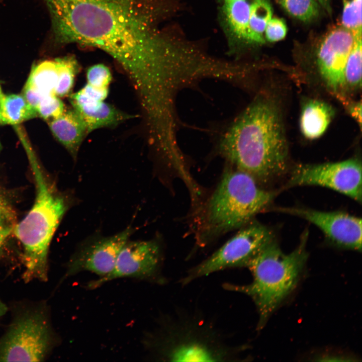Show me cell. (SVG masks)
Segmentation results:
<instances>
[{
  "label": "cell",
  "instance_id": "1",
  "mask_svg": "<svg viewBox=\"0 0 362 362\" xmlns=\"http://www.w3.org/2000/svg\"><path fill=\"white\" fill-rule=\"evenodd\" d=\"M56 45L95 47L113 57L132 81L140 103L167 97L183 79L190 47L159 27L156 0H44Z\"/></svg>",
  "mask_w": 362,
  "mask_h": 362
},
{
  "label": "cell",
  "instance_id": "2",
  "mask_svg": "<svg viewBox=\"0 0 362 362\" xmlns=\"http://www.w3.org/2000/svg\"><path fill=\"white\" fill-rule=\"evenodd\" d=\"M217 150L263 187L281 179L289 171V157L277 102L264 94L256 96L222 134Z\"/></svg>",
  "mask_w": 362,
  "mask_h": 362
},
{
  "label": "cell",
  "instance_id": "3",
  "mask_svg": "<svg viewBox=\"0 0 362 362\" xmlns=\"http://www.w3.org/2000/svg\"><path fill=\"white\" fill-rule=\"evenodd\" d=\"M153 330L144 334L143 346L150 357L164 361H233L244 345L229 343L212 321L198 312L176 310L161 314Z\"/></svg>",
  "mask_w": 362,
  "mask_h": 362
},
{
  "label": "cell",
  "instance_id": "4",
  "mask_svg": "<svg viewBox=\"0 0 362 362\" xmlns=\"http://www.w3.org/2000/svg\"><path fill=\"white\" fill-rule=\"evenodd\" d=\"M228 165L212 194L196 210V239L201 247L249 223L279 193L264 189L249 174Z\"/></svg>",
  "mask_w": 362,
  "mask_h": 362
},
{
  "label": "cell",
  "instance_id": "5",
  "mask_svg": "<svg viewBox=\"0 0 362 362\" xmlns=\"http://www.w3.org/2000/svg\"><path fill=\"white\" fill-rule=\"evenodd\" d=\"M308 237L305 230L298 246L289 253L284 252L273 238L248 262L246 267L252 275L249 284L223 285L225 290L244 294L252 299L259 315L258 329L296 287L308 256Z\"/></svg>",
  "mask_w": 362,
  "mask_h": 362
},
{
  "label": "cell",
  "instance_id": "6",
  "mask_svg": "<svg viewBox=\"0 0 362 362\" xmlns=\"http://www.w3.org/2000/svg\"><path fill=\"white\" fill-rule=\"evenodd\" d=\"M36 188L34 203L25 217L14 226L13 232L23 247L25 270L23 278L47 280V257L53 236L66 210L65 202L49 185L35 163L32 164Z\"/></svg>",
  "mask_w": 362,
  "mask_h": 362
},
{
  "label": "cell",
  "instance_id": "7",
  "mask_svg": "<svg viewBox=\"0 0 362 362\" xmlns=\"http://www.w3.org/2000/svg\"><path fill=\"white\" fill-rule=\"evenodd\" d=\"M55 342L46 312L39 308L25 310L0 339V361H43Z\"/></svg>",
  "mask_w": 362,
  "mask_h": 362
},
{
  "label": "cell",
  "instance_id": "8",
  "mask_svg": "<svg viewBox=\"0 0 362 362\" xmlns=\"http://www.w3.org/2000/svg\"><path fill=\"white\" fill-rule=\"evenodd\" d=\"M274 237L268 227L253 220L209 257L190 269L179 282L186 285L217 272L246 267L255 254Z\"/></svg>",
  "mask_w": 362,
  "mask_h": 362
},
{
  "label": "cell",
  "instance_id": "9",
  "mask_svg": "<svg viewBox=\"0 0 362 362\" xmlns=\"http://www.w3.org/2000/svg\"><path fill=\"white\" fill-rule=\"evenodd\" d=\"M317 186L332 189L361 202V163L358 158L317 164H299L293 167L282 189Z\"/></svg>",
  "mask_w": 362,
  "mask_h": 362
},
{
  "label": "cell",
  "instance_id": "10",
  "mask_svg": "<svg viewBox=\"0 0 362 362\" xmlns=\"http://www.w3.org/2000/svg\"><path fill=\"white\" fill-rule=\"evenodd\" d=\"M161 247L154 240L129 241L124 245L112 270L106 276L89 282L86 287L94 290L107 282L120 278L135 279L162 284Z\"/></svg>",
  "mask_w": 362,
  "mask_h": 362
},
{
  "label": "cell",
  "instance_id": "11",
  "mask_svg": "<svg viewBox=\"0 0 362 362\" xmlns=\"http://www.w3.org/2000/svg\"><path fill=\"white\" fill-rule=\"evenodd\" d=\"M275 210L301 217L312 223L335 246L361 250L360 218L341 211H322L302 207H280Z\"/></svg>",
  "mask_w": 362,
  "mask_h": 362
},
{
  "label": "cell",
  "instance_id": "12",
  "mask_svg": "<svg viewBox=\"0 0 362 362\" xmlns=\"http://www.w3.org/2000/svg\"><path fill=\"white\" fill-rule=\"evenodd\" d=\"M361 32H354L343 26L332 29L319 45L317 54L319 73L326 87L340 98L345 88L343 71L348 56L357 37Z\"/></svg>",
  "mask_w": 362,
  "mask_h": 362
},
{
  "label": "cell",
  "instance_id": "13",
  "mask_svg": "<svg viewBox=\"0 0 362 362\" xmlns=\"http://www.w3.org/2000/svg\"><path fill=\"white\" fill-rule=\"evenodd\" d=\"M132 231L128 227L112 236L89 241L80 246L68 262L63 279L86 271L96 274L98 278L109 274Z\"/></svg>",
  "mask_w": 362,
  "mask_h": 362
},
{
  "label": "cell",
  "instance_id": "14",
  "mask_svg": "<svg viewBox=\"0 0 362 362\" xmlns=\"http://www.w3.org/2000/svg\"><path fill=\"white\" fill-rule=\"evenodd\" d=\"M48 124L53 136L75 158L83 140L88 134L85 123L79 113L73 109L65 111Z\"/></svg>",
  "mask_w": 362,
  "mask_h": 362
},
{
  "label": "cell",
  "instance_id": "15",
  "mask_svg": "<svg viewBox=\"0 0 362 362\" xmlns=\"http://www.w3.org/2000/svg\"><path fill=\"white\" fill-rule=\"evenodd\" d=\"M334 114L332 107L317 100H310L303 106L300 119L302 134L309 139L321 136L327 129Z\"/></svg>",
  "mask_w": 362,
  "mask_h": 362
},
{
  "label": "cell",
  "instance_id": "16",
  "mask_svg": "<svg viewBox=\"0 0 362 362\" xmlns=\"http://www.w3.org/2000/svg\"><path fill=\"white\" fill-rule=\"evenodd\" d=\"M73 109L83 119L88 134L100 128L117 126L133 117L103 101Z\"/></svg>",
  "mask_w": 362,
  "mask_h": 362
},
{
  "label": "cell",
  "instance_id": "17",
  "mask_svg": "<svg viewBox=\"0 0 362 362\" xmlns=\"http://www.w3.org/2000/svg\"><path fill=\"white\" fill-rule=\"evenodd\" d=\"M38 115L22 95L9 94L0 97V125H14Z\"/></svg>",
  "mask_w": 362,
  "mask_h": 362
},
{
  "label": "cell",
  "instance_id": "18",
  "mask_svg": "<svg viewBox=\"0 0 362 362\" xmlns=\"http://www.w3.org/2000/svg\"><path fill=\"white\" fill-rule=\"evenodd\" d=\"M58 80L56 58L42 61L35 65L26 82L43 97L55 95Z\"/></svg>",
  "mask_w": 362,
  "mask_h": 362
},
{
  "label": "cell",
  "instance_id": "19",
  "mask_svg": "<svg viewBox=\"0 0 362 362\" xmlns=\"http://www.w3.org/2000/svg\"><path fill=\"white\" fill-rule=\"evenodd\" d=\"M250 4L247 0L224 2V12L229 27L238 38L248 42Z\"/></svg>",
  "mask_w": 362,
  "mask_h": 362
},
{
  "label": "cell",
  "instance_id": "20",
  "mask_svg": "<svg viewBox=\"0 0 362 362\" xmlns=\"http://www.w3.org/2000/svg\"><path fill=\"white\" fill-rule=\"evenodd\" d=\"M272 8L267 0H254L251 4L249 21V42L263 43V33L272 18Z\"/></svg>",
  "mask_w": 362,
  "mask_h": 362
},
{
  "label": "cell",
  "instance_id": "21",
  "mask_svg": "<svg viewBox=\"0 0 362 362\" xmlns=\"http://www.w3.org/2000/svg\"><path fill=\"white\" fill-rule=\"evenodd\" d=\"M361 35H358L348 56L343 71L345 88L357 90L361 86Z\"/></svg>",
  "mask_w": 362,
  "mask_h": 362
},
{
  "label": "cell",
  "instance_id": "22",
  "mask_svg": "<svg viewBox=\"0 0 362 362\" xmlns=\"http://www.w3.org/2000/svg\"><path fill=\"white\" fill-rule=\"evenodd\" d=\"M56 60L58 80L55 94L58 97H63L70 92L80 67L76 59L72 55L57 58Z\"/></svg>",
  "mask_w": 362,
  "mask_h": 362
},
{
  "label": "cell",
  "instance_id": "23",
  "mask_svg": "<svg viewBox=\"0 0 362 362\" xmlns=\"http://www.w3.org/2000/svg\"><path fill=\"white\" fill-rule=\"evenodd\" d=\"M291 16L303 22L316 18L320 11V5L316 0H281L279 2Z\"/></svg>",
  "mask_w": 362,
  "mask_h": 362
},
{
  "label": "cell",
  "instance_id": "24",
  "mask_svg": "<svg viewBox=\"0 0 362 362\" xmlns=\"http://www.w3.org/2000/svg\"><path fill=\"white\" fill-rule=\"evenodd\" d=\"M342 26L361 32V0H342Z\"/></svg>",
  "mask_w": 362,
  "mask_h": 362
},
{
  "label": "cell",
  "instance_id": "25",
  "mask_svg": "<svg viewBox=\"0 0 362 362\" xmlns=\"http://www.w3.org/2000/svg\"><path fill=\"white\" fill-rule=\"evenodd\" d=\"M37 114L47 121L60 116L65 111L64 105L55 95L44 96L37 109Z\"/></svg>",
  "mask_w": 362,
  "mask_h": 362
},
{
  "label": "cell",
  "instance_id": "26",
  "mask_svg": "<svg viewBox=\"0 0 362 362\" xmlns=\"http://www.w3.org/2000/svg\"><path fill=\"white\" fill-rule=\"evenodd\" d=\"M87 83L100 88H108L112 79V75L109 68L104 64L94 65L87 69L86 71Z\"/></svg>",
  "mask_w": 362,
  "mask_h": 362
},
{
  "label": "cell",
  "instance_id": "27",
  "mask_svg": "<svg viewBox=\"0 0 362 362\" xmlns=\"http://www.w3.org/2000/svg\"><path fill=\"white\" fill-rule=\"evenodd\" d=\"M287 33V27L285 21L277 18H272L267 24L264 31L266 39L272 42L283 39Z\"/></svg>",
  "mask_w": 362,
  "mask_h": 362
},
{
  "label": "cell",
  "instance_id": "28",
  "mask_svg": "<svg viewBox=\"0 0 362 362\" xmlns=\"http://www.w3.org/2000/svg\"><path fill=\"white\" fill-rule=\"evenodd\" d=\"M11 213L0 215V253L8 237L13 231Z\"/></svg>",
  "mask_w": 362,
  "mask_h": 362
},
{
  "label": "cell",
  "instance_id": "29",
  "mask_svg": "<svg viewBox=\"0 0 362 362\" xmlns=\"http://www.w3.org/2000/svg\"><path fill=\"white\" fill-rule=\"evenodd\" d=\"M22 95L27 103L36 110L41 100L44 97L27 82L25 83Z\"/></svg>",
  "mask_w": 362,
  "mask_h": 362
},
{
  "label": "cell",
  "instance_id": "30",
  "mask_svg": "<svg viewBox=\"0 0 362 362\" xmlns=\"http://www.w3.org/2000/svg\"><path fill=\"white\" fill-rule=\"evenodd\" d=\"M89 98L96 101H103L108 96V88H100L87 83L80 89Z\"/></svg>",
  "mask_w": 362,
  "mask_h": 362
},
{
  "label": "cell",
  "instance_id": "31",
  "mask_svg": "<svg viewBox=\"0 0 362 362\" xmlns=\"http://www.w3.org/2000/svg\"><path fill=\"white\" fill-rule=\"evenodd\" d=\"M347 105V109L350 115L358 122L361 124V102H352Z\"/></svg>",
  "mask_w": 362,
  "mask_h": 362
},
{
  "label": "cell",
  "instance_id": "32",
  "mask_svg": "<svg viewBox=\"0 0 362 362\" xmlns=\"http://www.w3.org/2000/svg\"><path fill=\"white\" fill-rule=\"evenodd\" d=\"M329 15L332 14L331 1L332 0H316Z\"/></svg>",
  "mask_w": 362,
  "mask_h": 362
},
{
  "label": "cell",
  "instance_id": "33",
  "mask_svg": "<svg viewBox=\"0 0 362 362\" xmlns=\"http://www.w3.org/2000/svg\"><path fill=\"white\" fill-rule=\"evenodd\" d=\"M10 212L5 201L0 197V215Z\"/></svg>",
  "mask_w": 362,
  "mask_h": 362
},
{
  "label": "cell",
  "instance_id": "34",
  "mask_svg": "<svg viewBox=\"0 0 362 362\" xmlns=\"http://www.w3.org/2000/svg\"><path fill=\"white\" fill-rule=\"evenodd\" d=\"M7 308L5 304L0 300V317L3 316L7 312Z\"/></svg>",
  "mask_w": 362,
  "mask_h": 362
},
{
  "label": "cell",
  "instance_id": "35",
  "mask_svg": "<svg viewBox=\"0 0 362 362\" xmlns=\"http://www.w3.org/2000/svg\"><path fill=\"white\" fill-rule=\"evenodd\" d=\"M234 1V0H224V2H229V1Z\"/></svg>",
  "mask_w": 362,
  "mask_h": 362
},
{
  "label": "cell",
  "instance_id": "36",
  "mask_svg": "<svg viewBox=\"0 0 362 362\" xmlns=\"http://www.w3.org/2000/svg\"><path fill=\"white\" fill-rule=\"evenodd\" d=\"M1 149H2V145H1V143H0V151L1 150Z\"/></svg>",
  "mask_w": 362,
  "mask_h": 362
},
{
  "label": "cell",
  "instance_id": "37",
  "mask_svg": "<svg viewBox=\"0 0 362 362\" xmlns=\"http://www.w3.org/2000/svg\"><path fill=\"white\" fill-rule=\"evenodd\" d=\"M278 1L280 2L281 0H278Z\"/></svg>",
  "mask_w": 362,
  "mask_h": 362
}]
</instances>
